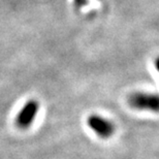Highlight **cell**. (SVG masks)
I'll return each instance as SVG.
<instances>
[{
    "instance_id": "obj_1",
    "label": "cell",
    "mask_w": 159,
    "mask_h": 159,
    "mask_svg": "<svg viewBox=\"0 0 159 159\" xmlns=\"http://www.w3.org/2000/svg\"><path fill=\"white\" fill-rule=\"evenodd\" d=\"M128 104L132 109L141 111H158V96L149 93H133L128 97Z\"/></svg>"
},
{
    "instance_id": "obj_2",
    "label": "cell",
    "mask_w": 159,
    "mask_h": 159,
    "mask_svg": "<svg viewBox=\"0 0 159 159\" xmlns=\"http://www.w3.org/2000/svg\"><path fill=\"white\" fill-rule=\"evenodd\" d=\"M39 110V103L35 99L28 100L22 107L16 118V124L19 128L27 129L34 122Z\"/></svg>"
},
{
    "instance_id": "obj_3",
    "label": "cell",
    "mask_w": 159,
    "mask_h": 159,
    "mask_svg": "<svg viewBox=\"0 0 159 159\" xmlns=\"http://www.w3.org/2000/svg\"><path fill=\"white\" fill-rule=\"evenodd\" d=\"M89 128L101 139H110L115 132V125L99 115H90L87 119Z\"/></svg>"
},
{
    "instance_id": "obj_4",
    "label": "cell",
    "mask_w": 159,
    "mask_h": 159,
    "mask_svg": "<svg viewBox=\"0 0 159 159\" xmlns=\"http://www.w3.org/2000/svg\"><path fill=\"white\" fill-rule=\"evenodd\" d=\"M86 2H87V0H75V4L77 7H81V6L85 5Z\"/></svg>"
}]
</instances>
